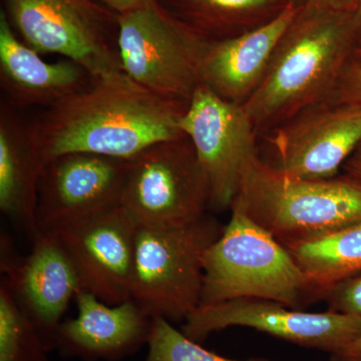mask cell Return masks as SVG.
<instances>
[{
  "instance_id": "cell-1",
  "label": "cell",
  "mask_w": 361,
  "mask_h": 361,
  "mask_svg": "<svg viewBox=\"0 0 361 361\" xmlns=\"http://www.w3.org/2000/svg\"><path fill=\"white\" fill-rule=\"evenodd\" d=\"M188 106L129 78L94 80L35 120V135L45 164L71 153L130 160L157 142L185 137L180 120Z\"/></svg>"
},
{
  "instance_id": "cell-2",
  "label": "cell",
  "mask_w": 361,
  "mask_h": 361,
  "mask_svg": "<svg viewBox=\"0 0 361 361\" xmlns=\"http://www.w3.org/2000/svg\"><path fill=\"white\" fill-rule=\"evenodd\" d=\"M355 13L305 4L278 42L257 90L243 104L263 137L336 92L356 47Z\"/></svg>"
},
{
  "instance_id": "cell-3",
  "label": "cell",
  "mask_w": 361,
  "mask_h": 361,
  "mask_svg": "<svg viewBox=\"0 0 361 361\" xmlns=\"http://www.w3.org/2000/svg\"><path fill=\"white\" fill-rule=\"evenodd\" d=\"M233 205L287 245L361 225V180L348 174L292 177L258 156L244 173Z\"/></svg>"
},
{
  "instance_id": "cell-4",
  "label": "cell",
  "mask_w": 361,
  "mask_h": 361,
  "mask_svg": "<svg viewBox=\"0 0 361 361\" xmlns=\"http://www.w3.org/2000/svg\"><path fill=\"white\" fill-rule=\"evenodd\" d=\"M230 210L231 219L204 255L200 306L258 298L300 310L324 297L284 245L239 207Z\"/></svg>"
},
{
  "instance_id": "cell-5",
  "label": "cell",
  "mask_w": 361,
  "mask_h": 361,
  "mask_svg": "<svg viewBox=\"0 0 361 361\" xmlns=\"http://www.w3.org/2000/svg\"><path fill=\"white\" fill-rule=\"evenodd\" d=\"M223 229L208 214L177 227H137L132 300L151 317L184 322L200 306L204 255Z\"/></svg>"
},
{
  "instance_id": "cell-6",
  "label": "cell",
  "mask_w": 361,
  "mask_h": 361,
  "mask_svg": "<svg viewBox=\"0 0 361 361\" xmlns=\"http://www.w3.org/2000/svg\"><path fill=\"white\" fill-rule=\"evenodd\" d=\"M116 32L125 75L153 94L189 104L201 85L197 63L206 39L175 18L159 0H142L118 14Z\"/></svg>"
},
{
  "instance_id": "cell-7",
  "label": "cell",
  "mask_w": 361,
  "mask_h": 361,
  "mask_svg": "<svg viewBox=\"0 0 361 361\" xmlns=\"http://www.w3.org/2000/svg\"><path fill=\"white\" fill-rule=\"evenodd\" d=\"M210 183L189 137L157 142L128 160L121 205L137 227H177L210 209Z\"/></svg>"
},
{
  "instance_id": "cell-8",
  "label": "cell",
  "mask_w": 361,
  "mask_h": 361,
  "mask_svg": "<svg viewBox=\"0 0 361 361\" xmlns=\"http://www.w3.org/2000/svg\"><path fill=\"white\" fill-rule=\"evenodd\" d=\"M6 13L21 40L40 54L78 63L94 80L128 78L118 42L111 39L108 8L94 0H4Z\"/></svg>"
},
{
  "instance_id": "cell-9",
  "label": "cell",
  "mask_w": 361,
  "mask_h": 361,
  "mask_svg": "<svg viewBox=\"0 0 361 361\" xmlns=\"http://www.w3.org/2000/svg\"><path fill=\"white\" fill-rule=\"evenodd\" d=\"M210 183V210L231 209L244 173L259 156V135L243 106L199 85L180 120Z\"/></svg>"
},
{
  "instance_id": "cell-10",
  "label": "cell",
  "mask_w": 361,
  "mask_h": 361,
  "mask_svg": "<svg viewBox=\"0 0 361 361\" xmlns=\"http://www.w3.org/2000/svg\"><path fill=\"white\" fill-rule=\"evenodd\" d=\"M232 326L265 332L301 348L330 355L361 337V320L342 313H311L258 298H239L199 306L180 331L192 341H205L214 332Z\"/></svg>"
},
{
  "instance_id": "cell-11",
  "label": "cell",
  "mask_w": 361,
  "mask_h": 361,
  "mask_svg": "<svg viewBox=\"0 0 361 361\" xmlns=\"http://www.w3.org/2000/svg\"><path fill=\"white\" fill-rule=\"evenodd\" d=\"M263 137L274 153L269 164L285 174L310 180L336 177L361 142V104L334 94Z\"/></svg>"
},
{
  "instance_id": "cell-12",
  "label": "cell",
  "mask_w": 361,
  "mask_h": 361,
  "mask_svg": "<svg viewBox=\"0 0 361 361\" xmlns=\"http://www.w3.org/2000/svg\"><path fill=\"white\" fill-rule=\"evenodd\" d=\"M137 226L122 205L49 231L70 257L80 291L109 305L132 299Z\"/></svg>"
},
{
  "instance_id": "cell-13",
  "label": "cell",
  "mask_w": 361,
  "mask_h": 361,
  "mask_svg": "<svg viewBox=\"0 0 361 361\" xmlns=\"http://www.w3.org/2000/svg\"><path fill=\"white\" fill-rule=\"evenodd\" d=\"M128 160L71 153L45 164L40 178L37 224L52 231L120 205Z\"/></svg>"
},
{
  "instance_id": "cell-14",
  "label": "cell",
  "mask_w": 361,
  "mask_h": 361,
  "mask_svg": "<svg viewBox=\"0 0 361 361\" xmlns=\"http://www.w3.org/2000/svg\"><path fill=\"white\" fill-rule=\"evenodd\" d=\"M8 241L1 234L2 275L51 351L71 300L80 290L77 272L54 233L39 231L23 259L13 258Z\"/></svg>"
},
{
  "instance_id": "cell-15",
  "label": "cell",
  "mask_w": 361,
  "mask_h": 361,
  "mask_svg": "<svg viewBox=\"0 0 361 361\" xmlns=\"http://www.w3.org/2000/svg\"><path fill=\"white\" fill-rule=\"evenodd\" d=\"M75 299L77 317L63 322L56 334V349L63 357L118 361L148 345L154 318L132 299L109 305L85 291Z\"/></svg>"
},
{
  "instance_id": "cell-16",
  "label": "cell",
  "mask_w": 361,
  "mask_h": 361,
  "mask_svg": "<svg viewBox=\"0 0 361 361\" xmlns=\"http://www.w3.org/2000/svg\"><path fill=\"white\" fill-rule=\"evenodd\" d=\"M300 7L288 6L269 23L237 37L204 39L197 63L201 85L243 106L262 82L275 47Z\"/></svg>"
},
{
  "instance_id": "cell-17",
  "label": "cell",
  "mask_w": 361,
  "mask_h": 361,
  "mask_svg": "<svg viewBox=\"0 0 361 361\" xmlns=\"http://www.w3.org/2000/svg\"><path fill=\"white\" fill-rule=\"evenodd\" d=\"M94 82L82 66L70 59L47 63L16 35L0 13V85L4 99L20 110H45L87 90Z\"/></svg>"
},
{
  "instance_id": "cell-18",
  "label": "cell",
  "mask_w": 361,
  "mask_h": 361,
  "mask_svg": "<svg viewBox=\"0 0 361 361\" xmlns=\"http://www.w3.org/2000/svg\"><path fill=\"white\" fill-rule=\"evenodd\" d=\"M45 166L35 121L1 99L0 104V210L32 238L37 224L40 178Z\"/></svg>"
},
{
  "instance_id": "cell-19",
  "label": "cell",
  "mask_w": 361,
  "mask_h": 361,
  "mask_svg": "<svg viewBox=\"0 0 361 361\" xmlns=\"http://www.w3.org/2000/svg\"><path fill=\"white\" fill-rule=\"evenodd\" d=\"M284 247L324 295L330 287L361 273V225Z\"/></svg>"
},
{
  "instance_id": "cell-20",
  "label": "cell",
  "mask_w": 361,
  "mask_h": 361,
  "mask_svg": "<svg viewBox=\"0 0 361 361\" xmlns=\"http://www.w3.org/2000/svg\"><path fill=\"white\" fill-rule=\"evenodd\" d=\"M195 20L192 30L208 40L234 37L232 23H240L280 4H289L288 0H170ZM287 7V6H286Z\"/></svg>"
},
{
  "instance_id": "cell-21",
  "label": "cell",
  "mask_w": 361,
  "mask_h": 361,
  "mask_svg": "<svg viewBox=\"0 0 361 361\" xmlns=\"http://www.w3.org/2000/svg\"><path fill=\"white\" fill-rule=\"evenodd\" d=\"M49 349L6 278L0 282V361H49Z\"/></svg>"
},
{
  "instance_id": "cell-22",
  "label": "cell",
  "mask_w": 361,
  "mask_h": 361,
  "mask_svg": "<svg viewBox=\"0 0 361 361\" xmlns=\"http://www.w3.org/2000/svg\"><path fill=\"white\" fill-rule=\"evenodd\" d=\"M148 348L145 361H241L230 360L207 350L164 318H154Z\"/></svg>"
},
{
  "instance_id": "cell-23",
  "label": "cell",
  "mask_w": 361,
  "mask_h": 361,
  "mask_svg": "<svg viewBox=\"0 0 361 361\" xmlns=\"http://www.w3.org/2000/svg\"><path fill=\"white\" fill-rule=\"evenodd\" d=\"M329 310L361 320V273L330 287L324 298Z\"/></svg>"
},
{
  "instance_id": "cell-24",
  "label": "cell",
  "mask_w": 361,
  "mask_h": 361,
  "mask_svg": "<svg viewBox=\"0 0 361 361\" xmlns=\"http://www.w3.org/2000/svg\"><path fill=\"white\" fill-rule=\"evenodd\" d=\"M334 94L341 101L361 104V66L353 59L344 68Z\"/></svg>"
},
{
  "instance_id": "cell-25",
  "label": "cell",
  "mask_w": 361,
  "mask_h": 361,
  "mask_svg": "<svg viewBox=\"0 0 361 361\" xmlns=\"http://www.w3.org/2000/svg\"><path fill=\"white\" fill-rule=\"evenodd\" d=\"M306 4L331 11L355 13L356 0H307Z\"/></svg>"
},
{
  "instance_id": "cell-26",
  "label": "cell",
  "mask_w": 361,
  "mask_h": 361,
  "mask_svg": "<svg viewBox=\"0 0 361 361\" xmlns=\"http://www.w3.org/2000/svg\"><path fill=\"white\" fill-rule=\"evenodd\" d=\"M330 361H361V337L341 350L330 355Z\"/></svg>"
},
{
  "instance_id": "cell-27",
  "label": "cell",
  "mask_w": 361,
  "mask_h": 361,
  "mask_svg": "<svg viewBox=\"0 0 361 361\" xmlns=\"http://www.w3.org/2000/svg\"><path fill=\"white\" fill-rule=\"evenodd\" d=\"M94 1L116 14H120L134 8L137 4H141L142 0H94Z\"/></svg>"
},
{
  "instance_id": "cell-28",
  "label": "cell",
  "mask_w": 361,
  "mask_h": 361,
  "mask_svg": "<svg viewBox=\"0 0 361 361\" xmlns=\"http://www.w3.org/2000/svg\"><path fill=\"white\" fill-rule=\"evenodd\" d=\"M343 168H358L361 169V142L356 148L355 153L345 161Z\"/></svg>"
},
{
  "instance_id": "cell-29",
  "label": "cell",
  "mask_w": 361,
  "mask_h": 361,
  "mask_svg": "<svg viewBox=\"0 0 361 361\" xmlns=\"http://www.w3.org/2000/svg\"><path fill=\"white\" fill-rule=\"evenodd\" d=\"M355 20L357 28L361 27V0H356Z\"/></svg>"
},
{
  "instance_id": "cell-30",
  "label": "cell",
  "mask_w": 361,
  "mask_h": 361,
  "mask_svg": "<svg viewBox=\"0 0 361 361\" xmlns=\"http://www.w3.org/2000/svg\"><path fill=\"white\" fill-rule=\"evenodd\" d=\"M346 174L353 176V177L357 178L361 180V169L358 168H344Z\"/></svg>"
},
{
  "instance_id": "cell-31",
  "label": "cell",
  "mask_w": 361,
  "mask_h": 361,
  "mask_svg": "<svg viewBox=\"0 0 361 361\" xmlns=\"http://www.w3.org/2000/svg\"><path fill=\"white\" fill-rule=\"evenodd\" d=\"M353 61L357 63L358 65L361 66V45L355 49V54H353Z\"/></svg>"
},
{
  "instance_id": "cell-32",
  "label": "cell",
  "mask_w": 361,
  "mask_h": 361,
  "mask_svg": "<svg viewBox=\"0 0 361 361\" xmlns=\"http://www.w3.org/2000/svg\"><path fill=\"white\" fill-rule=\"evenodd\" d=\"M306 1H307V0H288V4L289 6L299 7L304 6Z\"/></svg>"
}]
</instances>
